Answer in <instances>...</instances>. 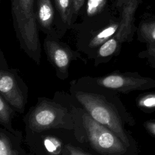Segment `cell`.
Wrapping results in <instances>:
<instances>
[{"label": "cell", "mask_w": 155, "mask_h": 155, "mask_svg": "<svg viewBox=\"0 0 155 155\" xmlns=\"http://www.w3.org/2000/svg\"><path fill=\"white\" fill-rule=\"evenodd\" d=\"M25 142L32 154H62L65 144L73 142V130L51 129L40 132L25 130Z\"/></svg>", "instance_id": "obj_6"}, {"label": "cell", "mask_w": 155, "mask_h": 155, "mask_svg": "<svg viewBox=\"0 0 155 155\" xmlns=\"http://www.w3.org/2000/svg\"><path fill=\"white\" fill-rule=\"evenodd\" d=\"M16 110L5 99L0 95V125L9 131L16 133L19 130H15L12 126V119L15 114Z\"/></svg>", "instance_id": "obj_14"}, {"label": "cell", "mask_w": 155, "mask_h": 155, "mask_svg": "<svg viewBox=\"0 0 155 155\" xmlns=\"http://www.w3.org/2000/svg\"><path fill=\"white\" fill-rule=\"evenodd\" d=\"M35 0H12L13 25L20 48L37 65L41 63V44Z\"/></svg>", "instance_id": "obj_4"}, {"label": "cell", "mask_w": 155, "mask_h": 155, "mask_svg": "<svg viewBox=\"0 0 155 155\" xmlns=\"http://www.w3.org/2000/svg\"><path fill=\"white\" fill-rule=\"evenodd\" d=\"M107 0H88L86 13L88 17H93L99 14L105 7Z\"/></svg>", "instance_id": "obj_17"}, {"label": "cell", "mask_w": 155, "mask_h": 155, "mask_svg": "<svg viewBox=\"0 0 155 155\" xmlns=\"http://www.w3.org/2000/svg\"><path fill=\"white\" fill-rule=\"evenodd\" d=\"M44 48L47 60L54 68L57 78L61 80L68 78V70L72 61L80 59L85 62L81 52L73 50L68 44L60 41L59 38L46 35Z\"/></svg>", "instance_id": "obj_8"}, {"label": "cell", "mask_w": 155, "mask_h": 155, "mask_svg": "<svg viewBox=\"0 0 155 155\" xmlns=\"http://www.w3.org/2000/svg\"><path fill=\"white\" fill-rule=\"evenodd\" d=\"M122 43L115 35L103 43L98 48L94 60V65L97 67L101 64L108 62L114 56L119 54Z\"/></svg>", "instance_id": "obj_13"}, {"label": "cell", "mask_w": 155, "mask_h": 155, "mask_svg": "<svg viewBox=\"0 0 155 155\" xmlns=\"http://www.w3.org/2000/svg\"><path fill=\"white\" fill-rule=\"evenodd\" d=\"M146 129L151 134L155 136V122L147 121L144 124Z\"/></svg>", "instance_id": "obj_22"}, {"label": "cell", "mask_w": 155, "mask_h": 155, "mask_svg": "<svg viewBox=\"0 0 155 155\" xmlns=\"http://www.w3.org/2000/svg\"><path fill=\"white\" fill-rule=\"evenodd\" d=\"M64 30L70 27L73 21V0H55Z\"/></svg>", "instance_id": "obj_15"}, {"label": "cell", "mask_w": 155, "mask_h": 155, "mask_svg": "<svg viewBox=\"0 0 155 155\" xmlns=\"http://www.w3.org/2000/svg\"><path fill=\"white\" fill-rule=\"evenodd\" d=\"M137 105L141 108H155V93L141 96L137 101Z\"/></svg>", "instance_id": "obj_19"}, {"label": "cell", "mask_w": 155, "mask_h": 155, "mask_svg": "<svg viewBox=\"0 0 155 155\" xmlns=\"http://www.w3.org/2000/svg\"><path fill=\"white\" fill-rule=\"evenodd\" d=\"M54 97L70 110L75 122V137L79 143H87L94 153L125 155L130 150L109 128L93 119L70 93L56 91Z\"/></svg>", "instance_id": "obj_2"}, {"label": "cell", "mask_w": 155, "mask_h": 155, "mask_svg": "<svg viewBox=\"0 0 155 155\" xmlns=\"http://www.w3.org/2000/svg\"><path fill=\"white\" fill-rule=\"evenodd\" d=\"M25 130L40 132L51 129L75 130L74 117L69 108L53 97H39L23 118Z\"/></svg>", "instance_id": "obj_3"}, {"label": "cell", "mask_w": 155, "mask_h": 155, "mask_svg": "<svg viewBox=\"0 0 155 155\" xmlns=\"http://www.w3.org/2000/svg\"><path fill=\"white\" fill-rule=\"evenodd\" d=\"M119 27V21L110 20L97 28L82 29L76 38V50L88 59H94L99 47L116 33Z\"/></svg>", "instance_id": "obj_9"}, {"label": "cell", "mask_w": 155, "mask_h": 155, "mask_svg": "<svg viewBox=\"0 0 155 155\" xmlns=\"http://www.w3.org/2000/svg\"><path fill=\"white\" fill-rule=\"evenodd\" d=\"M0 95L16 112H24L28 87L19 74L18 70L8 67L2 50L0 53Z\"/></svg>", "instance_id": "obj_5"}, {"label": "cell", "mask_w": 155, "mask_h": 155, "mask_svg": "<svg viewBox=\"0 0 155 155\" xmlns=\"http://www.w3.org/2000/svg\"><path fill=\"white\" fill-rule=\"evenodd\" d=\"M90 82L116 93H128L135 90H144L155 88V80L139 76L136 73L113 71L108 74L99 76H83Z\"/></svg>", "instance_id": "obj_7"}, {"label": "cell", "mask_w": 155, "mask_h": 155, "mask_svg": "<svg viewBox=\"0 0 155 155\" xmlns=\"http://www.w3.org/2000/svg\"><path fill=\"white\" fill-rule=\"evenodd\" d=\"M139 35L148 44H155V21L142 24L139 28Z\"/></svg>", "instance_id": "obj_16"}, {"label": "cell", "mask_w": 155, "mask_h": 155, "mask_svg": "<svg viewBox=\"0 0 155 155\" xmlns=\"http://www.w3.org/2000/svg\"><path fill=\"white\" fill-rule=\"evenodd\" d=\"M147 54L148 58H151L155 63V44H149L147 49Z\"/></svg>", "instance_id": "obj_21"}, {"label": "cell", "mask_w": 155, "mask_h": 155, "mask_svg": "<svg viewBox=\"0 0 155 155\" xmlns=\"http://www.w3.org/2000/svg\"><path fill=\"white\" fill-rule=\"evenodd\" d=\"M70 93L97 122L114 132L130 149L131 137L124 124H132L117 93L88 82L81 77L71 81Z\"/></svg>", "instance_id": "obj_1"}, {"label": "cell", "mask_w": 155, "mask_h": 155, "mask_svg": "<svg viewBox=\"0 0 155 155\" xmlns=\"http://www.w3.org/2000/svg\"><path fill=\"white\" fill-rule=\"evenodd\" d=\"M93 154V152L87 151L73 142L65 144L62 153V155H91Z\"/></svg>", "instance_id": "obj_18"}, {"label": "cell", "mask_w": 155, "mask_h": 155, "mask_svg": "<svg viewBox=\"0 0 155 155\" xmlns=\"http://www.w3.org/2000/svg\"><path fill=\"white\" fill-rule=\"evenodd\" d=\"M36 18L39 28L46 35L61 38L54 28V12L51 0H37Z\"/></svg>", "instance_id": "obj_11"}, {"label": "cell", "mask_w": 155, "mask_h": 155, "mask_svg": "<svg viewBox=\"0 0 155 155\" xmlns=\"http://www.w3.org/2000/svg\"><path fill=\"white\" fill-rule=\"evenodd\" d=\"M140 0H125L122 8L119 27L115 34L122 44L131 41L134 24V17Z\"/></svg>", "instance_id": "obj_10"}, {"label": "cell", "mask_w": 155, "mask_h": 155, "mask_svg": "<svg viewBox=\"0 0 155 155\" xmlns=\"http://www.w3.org/2000/svg\"><path fill=\"white\" fill-rule=\"evenodd\" d=\"M85 0H73V15H77L84 3Z\"/></svg>", "instance_id": "obj_20"}, {"label": "cell", "mask_w": 155, "mask_h": 155, "mask_svg": "<svg viewBox=\"0 0 155 155\" xmlns=\"http://www.w3.org/2000/svg\"><path fill=\"white\" fill-rule=\"evenodd\" d=\"M22 132L13 133L2 127L0 128V155H25L21 147Z\"/></svg>", "instance_id": "obj_12"}]
</instances>
